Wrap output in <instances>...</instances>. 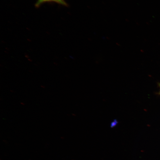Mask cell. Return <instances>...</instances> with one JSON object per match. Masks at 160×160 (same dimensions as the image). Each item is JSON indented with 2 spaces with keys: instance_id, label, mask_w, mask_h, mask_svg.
Returning <instances> with one entry per match:
<instances>
[{
  "instance_id": "1",
  "label": "cell",
  "mask_w": 160,
  "mask_h": 160,
  "mask_svg": "<svg viewBox=\"0 0 160 160\" xmlns=\"http://www.w3.org/2000/svg\"><path fill=\"white\" fill-rule=\"evenodd\" d=\"M47 2H54L65 6H68L64 0H38L35 4V6L38 8L43 3Z\"/></svg>"
},
{
  "instance_id": "2",
  "label": "cell",
  "mask_w": 160,
  "mask_h": 160,
  "mask_svg": "<svg viewBox=\"0 0 160 160\" xmlns=\"http://www.w3.org/2000/svg\"><path fill=\"white\" fill-rule=\"evenodd\" d=\"M117 123L118 122L117 121V120L116 119H114L113 120V121L111 123L110 127L111 128L113 127L116 126Z\"/></svg>"
},
{
  "instance_id": "3",
  "label": "cell",
  "mask_w": 160,
  "mask_h": 160,
  "mask_svg": "<svg viewBox=\"0 0 160 160\" xmlns=\"http://www.w3.org/2000/svg\"><path fill=\"white\" fill-rule=\"evenodd\" d=\"M159 87H160V83H159ZM159 95H160V91H159Z\"/></svg>"
}]
</instances>
